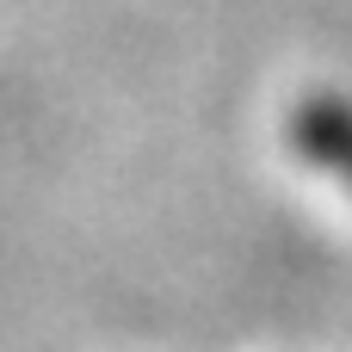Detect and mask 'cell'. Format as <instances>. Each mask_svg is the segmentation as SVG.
Segmentation results:
<instances>
[{"label":"cell","instance_id":"obj_1","mask_svg":"<svg viewBox=\"0 0 352 352\" xmlns=\"http://www.w3.org/2000/svg\"><path fill=\"white\" fill-rule=\"evenodd\" d=\"M291 142H297V155H303L316 173L340 179V186L352 192V99L322 93V99L297 105V118H291Z\"/></svg>","mask_w":352,"mask_h":352}]
</instances>
